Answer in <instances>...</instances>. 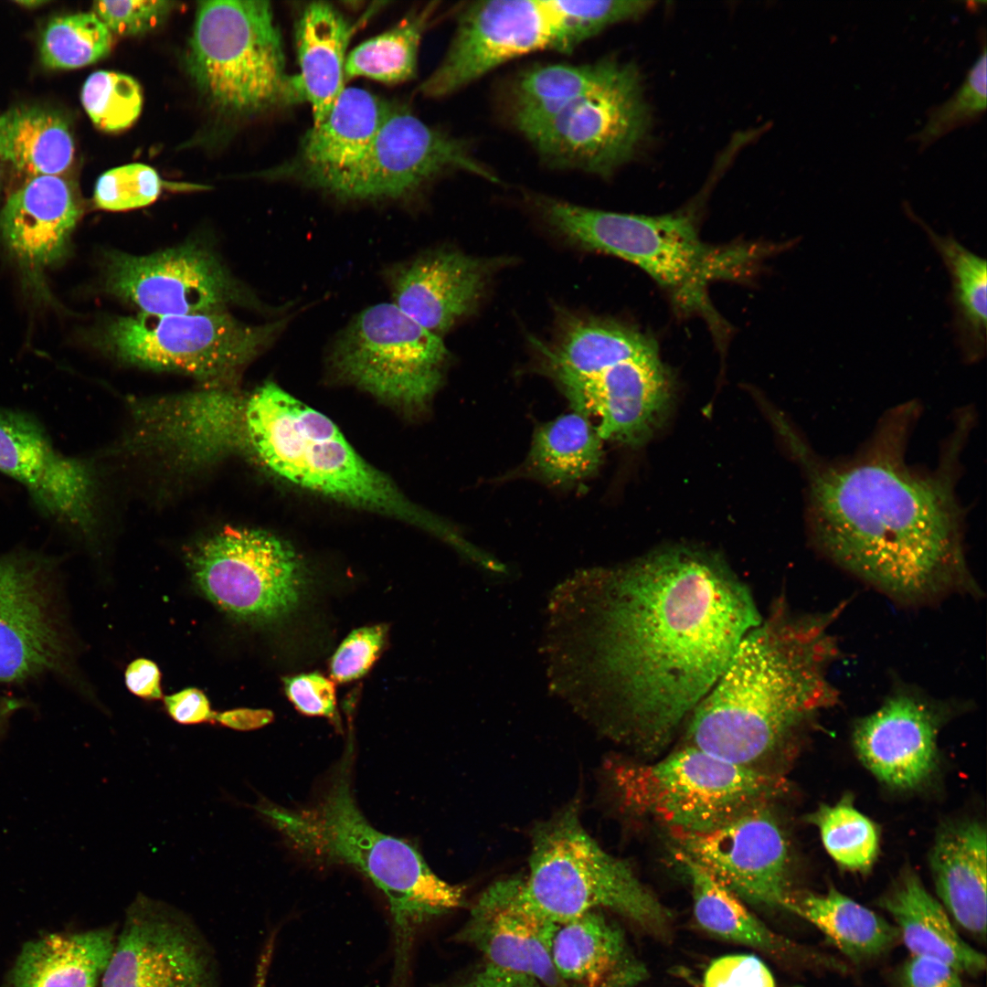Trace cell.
Here are the masks:
<instances>
[{
    "label": "cell",
    "mask_w": 987,
    "mask_h": 987,
    "mask_svg": "<svg viewBox=\"0 0 987 987\" xmlns=\"http://www.w3.org/2000/svg\"><path fill=\"white\" fill-rule=\"evenodd\" d=\"M621 65L614 59H603L591 64H549L527 69L513 86L515 125L524 132L604 84Z\"/></svg>",
    "instance_id": "d590c367"
},
{
    "label": "cell",
    "mask_w": 987,
    "mask_h": 987,
    "mask_svg": "<svg viewBox=\"0 0 987 987\" xmlns=\"http://www.w3.org/2000/svg\"><path fill=\"white\" fill-rule=\"evenodd\" d=\"M879 905L894 918L899 939L913 956L941 960L958 972L985 970L984 954L960 938L941 903L913 871H905Z\"/></svg>",
    "instance_id": "f1b7e54d"
},
{
    "label": "cell",
    "mask_w": 987,
    "mask_h": 987,
    "mask_svg": "<svg viewBox=\"0 0 987 987\" xmlns=\"http://www.w3.org/2000/svg\"><path fill=\"white\" fill-rule=\"evenodd\" d=\"M433 9L432 5L425 7L355 48L345 58V79L366 77L386 83L410 79L416 70L419 42Z\"/></svg>",
    "instance_id": "f35d334b"
},
{
    "label": "cell",
    "mask_w": 987,
    "mask_h": 987,
    "mask_svg": "<svg viewBox=\"0 0 987 987\" xmlns=\"http://www.w3.org/2000/svg\"><path fill=\"white\" fill-rule=\"evenodd\" d=\"M601 441L589 417L575 410L536 430L529 462L536 472L550 482L578 481L599 468Z\"/></svg>",
    "instance_id": "74e56055"
},
{
    "label": "cell",
    "mask_w": 987,
    "mask_h": 987,
    "mask_svg": "<svg viewBox=\"0 0 987 987\" xmlns=\"http://www.w3.org/2000/svg\"><path fill=\"white\" fill-rule=\"evenodd\" d=\"M521 880H502L485 890L455 938L478 950L485 964L529 976L544 987H567L552 961L556 922L527 905Z\"/></svg>",
    "instance_id": "ffe728a7"
},
{
    "label": "cell",
    "mask_w": 987,
    "mask_h": 987,
    "mask_svg": "<svg viewBox=\"0 0 987 987\" xmlns=\"http://www.w3.org/2000/svg\"><path fill=\"white\" fill-rule=\"evenodd\" d=\"M93 490L90 467L81 460L61 454L48 480L28 495L36 509L54 521L79 512Z\"/></svg>",
    "instance_id": "f6af8a7d"
},
{
    "label": "cell",
    "mask_w": 987,
    "mask_h": 987,
    "mask_svg": "<svg viewBox=\"0 0 987 987\" xmlns=\"http://www.w3.org/2000/svg\"><path fill=\"white\" fill-rule=\"evenodd\" d=\"M168 715L177 723L196 725L214 721L207 696L196 688H186L164 697Z\"/></svg>",
    "instance_id": "f5cc1de1"
},
{
    "label": "cell",
    "mask_w": 987,
    "mask_h": 987,
    "mask_svg": "<svg viewBox=\"0 0 987 987\" xmlns=\"http://www.w3.org/2000/svg\"><path fill=\"white\" fill-rule=\"evenodd\" d=\"M549 372L560 376L589 377L625 361L658 353L653 340L613 322L577 318L561 330L557 343H538Z\"/></svg>",
    "instance_id": "1f68e13d"
},
{
    "label": "cell",
    "mask_w": 987,
    "mask_h": 987,
    "mask_svg": "<svg viewBox=\"0 0 987 987\" xmlns=\"http://www.w3.org/2000/svg\"><path fill=\"white\" fill-rule=\"evenodd\" d=\"M589 37L557 0L473 2L460 13L445 58L419 90L446 96L508 60L546 49L571 52Z\"/></svg>",
    "instance_id": "4fadbf2b"
},
{
    "label": "cell",
    "mask_w": 987,
    "mask_h": 987,
    "mask_svg": "<svg viewBox=\"0 0 987 987\" xmlns=\"http://www.w3.org/2000/svg\"><path fill=\"white\" fill-rule=\"evenodd\" d=\"M537 206L558 234L637 265L686 309H702L707 283L744 271L754 256L745 248L706 246L684 214H622L550 198Z\"/></svg>",
    "instance_id": "8992f818"
},
{
    "label": "cell",
    "mask_w": 987,
    "mask_h": 987,
    "mask_svg": "<svg viewBox=\"0 0 987 987\" xmlns=\"http://www.w3.org/2000/svg\"><path fill=\"white\" fill-rule=\"evenodd\" d=\"M986 855L985 827L966 822L944 828L929 857L941 905L960 927L981 938L987 922Z\"/></svg>",
    "instance_id": "83f0119b"
},
{
    "label": "cell",
    "mask_w": 987,
    "mask_h": 987,
    "mask_svg": "<svg viewBox=\"0 0 987 987\" xmlns=\"http://www.w3.org/2000/svg\"><path fill=\"white\" fill-rule=\"evenodd\" d=\"M101 987H216L210 953L173 907L138 894L101 977Z\"/></svg>",
    "instance_id": "d6986e66"
},
{
    "label": "cell",
    "mask_w": 987,
    "mask_h": 987,
    "mask_svg": "<svg viewBox=\"0 0 987 987\" xmlns=\"http://www.w3.org/2000/svg\"><path fill=\"white\" fill-rule=\"evenodd\" d=\"M786 909L816 926L854 962L880 957L899 939L895 925L834 887L824 894L792 892Z\"/></svg>",
    "instance_id": "d6a6232c"
},
{
    "label": "cell",
    "mask_w": 987,
    "mask_h": 987,
    "mask_svg": "<svg viewBox=\"0 0 987 987\" xmlns=\"http://www.w3.org/2000/svg\"><path fill=\"white\" fill-rule=\"evenodd\" d=\"M642 88L635 67L621 63L604 84L522 133L550 167L609 175L632 157L647 132Z\"/></svg>",
    "instance_id": "2e32d148"
},
{
    "label": "cell",
    "mask_w": 987,
    "mask_h": 987,
    "mask_svg": "<svg viewBox=\"0 0 987 987\" xmlns=\"http://www.w3.org/2000/svg\"><path fill=\"white\" fill-rule=\"evenodd\" d=\"M551 956L567 987H635L645 974L621 930L601 911L556 923Z\"/></svg>",
    "instance_id": "484cf974"
},
{
    "label": "cell",
    "mask_w": 987,
    "mask_h": 987,
    "mask_svg": "<svg viewBox=\"0 0 987 987\" xmlns=\"http://www.w3.org/2000/svg\"><path fill=\"white\" fill-rule=\"evenodd\" d=\"M555 378L576 411L599 418L601 440L631 445L651 435L670 399V380L658 353L589 377Z\"/></svg>",
    "instance_id": "44dd1931"
},
{
    "label": "cell",
    "mask_w": 987,
    "mask_h": 987,
    "mask_svg": "<svg viewBox=\"0 0 987 987\" xmlns=\"http://www.w3.org/2000/svg\"><path fill=\"white\" fill-rule=\"evenodd\" d=\"M81 102L101 130L118 132L139 117L143 93L139 83L120 72L99 70L90 74L81 90Z\"/></svg>",
    "instance_id": "7bdbcfd3"
},
{
    "label": "cell",
    "mask_w": 987,
    "mask_h": 987,
    "mask_svg": "<svg viewBox=\"0 0 987 987\" xmlns=\"http://www.w3.org/2000/svg\"><path fill=\"white\" fill-rule=\"evenodd\" d=\"M351 762L349 751L308 806L289 809L260 798L253 810L305 858L347 865L369 879L387 900L402 949L418 926L461 907L464 891L438 876L410 843L369 823L353 795Z\"/></svg>",
    "instance_id": "277c9868"
},
{
    "label": "cell",
    "mask_w": 987,
    "mask_h": 987,
    "mask_svg": "<svg viewBox=\"0 0 987 987\" xmlns=\"http://www.w3.org/2000/svg\"><path fill=\"white\" fill-rule=\"evenodd\" d=\"M284 689L302 714L338 718L334 683L324 675L312 673L285 678Z\"/></svg>",
    "instance_id": "f907efd6"
},
{
    "label": "cell",
    "mask_w": 987,
    "mask_h": 987,
    "mask_svg": "<svg viewBox=\"0 0 987 987\" xmlns=\"http://www.w3.org/2000/svg\"><path fill=\"white\" fill-rule=\"evenodd\" d=\"M45 675L79 682L59 563L18 549L0 555V684Z\"/></svg>",
    "instance_id": "8fae6325"
},
{
    "label": "cell",
    "mask_w": 987,
    "mask_h": 987,
    "mask_svg": "<svg viewBox=\"0 0 987 987\" xmlns=\"http://www.w3.org/2000/svg\"><path fill=\"white\" fill-rule=\"evenodd\" d=\"M624 807L667 829L704 832L760 805L785 790V780L755 767L728 762L685 746L652 763H626L614 773Z\"/></svg>",
    "instance_id": "9c48e42d"
},
{
    "label": "cell",
    "mask_w": 987,
    "mask_h": 987,
    "mask_svg": "<svg viewBox=\"0 0 987 987\" xmlns=\"http://www.w3.org/2000/svg\"><path fill=\"white\" fill-rule=\"evenodd\" d=\"M172 1H97L91 12L119 36H136L158 27L175 8Z\"/></svg>",
    "instance_id": "7dc6e473"
},
{
    "label": "cell",
    "mask_w": 987,
    "mask_h": 987,
    "mask_svg": "<svg viewBox=\"0 0 987 987\" xmlns=\"http://www.w3.org/2000/svg\"><path fill=\"white\" fill-rule=\"evenodd\" d=\"M244 397L221 388L147 402L138 408L146 431L194 460L242 448ZM145 431V432H146Z\"/></svg>",
    "instance_id": "d4e9b609"
},
{
    "label": "cell",
    "mask_w": 987,
    "mask_h": 987,
    "mask_svg": "<svg viewBox=\"0 0 987 987\" xmlns=\"http://www.w3.org/2000/svg\"><path fill=\"white\" fill-rule=\"evenodd\" d=\"M387 629L383 625L363 627L353 631L332 657V677L345 683L360 678L377 659L384 645Z\"/></svg>",
    "instance_id": "c3c4849f"
},
{
    "label": "cell",
    "mask_w": 987,
    "mask_h": 987,
    "mask_svg": "<svg viewBox=\"0 0 987 987\" xmlns=\"http://www.w3.org/2000/svg\"><path fill=\"white\" fill-rule=\"evenodd\" d=\"M351 31L342 14L326 2L308 4L299 16L295 38L300 74L295 79L301 98L311 105L313 125L325 118L345 89Z\"/></svg>",
    "instance_id": "4dcf8cb0"
},
{
    "label": "cell",
    "mask_w": 987,
    "mask_h": 987,
    "mask_svg": "<svg viewBox=\"0 0 987 987\" xmlns=\"http://www.w3.org/2000/svg\"><path fill=\"white\" fill-rule=\"evenodd\" d=\"M292 316L260 325L223 313L120 316L96 330L91 343L122 360L218 382L272 344Z\"/></svg>",
    "instance_id": "30bf717a"
},
{
    "label": "cell",
    "mask_w": 987,
    "mask_h": 987,
    "mask_svg": "<svg viewBox=\"0 0 987 987\" xmlns=\"http://www.w3.org/2000/svg\"><path fill=\"white\" fill-rule=\"evenodd\" d=\"M272 719V712L267 709L236 708L214 715V721L239 731L262 727L270 724Z\"/></svg>",
    "instance_id": "9f6ffc18"
},
{
    "label": "cell",
    "mask_w": 987,
    "mask_h": 987,
    "mask_svg": "<svg viewBox=\"0 0 987 987\" xmlns=\"http://www.w3.org/2000/svg\"><path fill=\"white\" fill-rule=\"evenodd\" d=\"M112 43V34L94 13H76L48 21L40 36L39 55L48 68L77 69L105 58Z\"/></svg>",
    "instance_id": "ab89813d"
},
{
    "label": "cell",
    "mask_w": 987,
    "mask_h": 987,
    "mask_svg": "<svg viewBox=\"0 0 987 987\" xmlns=\"http://www.w3.org/2000/svg\"><path fill=\"white\" fill-rule=\"evenodd\" d=\"M186 60L199 90L228 112L253 113L301 98L295 78L285 74L267 1L199 2Z\"/></svg>",
    "instance_id": "ba28073f"
},
{
    "label": "cell",
    "mask_w": 987,
    "mask_h": 987,
    "mask_svg": "<svg viewBox=\"0 0 987 987\" xmlns=\"http://www.w3.org/2000/svg\"><path fill=\"white\" fill-rule=\"evenodd\" d=\"M81 214L80 199L69 180L60 175L29 177L3 207L0 236L21 264L48 267L67 255Z\"/></svg>",
    "instance_id": "cb8c5ba5"
},
{
    "label": "cell",
    "mask_w": 987,
    "mask_h": 987,
    "mask_svg": "<svg viewBox=\"0 0 987 987\" xmlns=\"http://www.w3.org/2000/svg\"><path fill=\"white\" fill-rule=\"evenodd\" d=\"M160 671L157 665L147 659L140 658L132 662L125 672V683L134 695L144 699H159L162 696Z\"/></svg>",
    "instance_id": "11a10c76"
},
{
    "label": "cell",
    "mask_w": 987,
    "mask_h": 987,
    "mask_svg": "<svg viewBox=\"0 0 987 987\" xmlns=\"http://www.w3.org/2000/svg\"><path fill=\"white\" fill-rule=\"evenodd\" d=\"M674 854L692 861L738 897L786 909L789 847L769 804L704 832L668 829Z\"/></svg>",
    "instance_id": "e0dca14e"
},
{
    "label": "cell",
    "mask_w": 987,
    "mask_h": 987,
    "mask_svg": "<svg viewBox=\"0 0 987 987\" xmlns=\"http://www.w3.org/2000/svg\"><path fill=\"white\" fill-rule=\"evenodd\" d=\"M114 943L111 929L50 933L30 940L17 955L10 987H96Z\"/></svg>",
    "instance_id": "f546056e"
},
{
    "label": "cell",
    "mask_w": 987,
    "mask_h": 987,
    "mask_svg": "<svg viewBox=\"0 0 987 987\" xmlns=\"http://www.w3.org/2000/svg\"><path fill=\"white\" fill-rule=\"evenodd\" d=\"M521 893L533 910L556 923L609 909L660 932L670 918L629 864L586 832L576 804L534 829Z\"/></svg>",
    "instance_id": "52a82bcc"
},
{
    "label": "cell",
    "mask_w": 987,
    "mask_h": 987,
    "mask_svg": "<svg viewBox=\"0 0 987 987\" xmlns=\"http://www.w3.org/2000/svg\"><path fill=\"white\" fill-rule=\"evenodd\" d=\"M162 185L151 166L125 164L108 170L98 178L93 199L101 209L125 211L153 203L160 195Z\"/></svg>",
    "instance_id": "bcb514c9"
},
{
    "label": "cell",
    "mask_w": 987,
    "mask_h": 987,
    "mask_svg": "<svg viewBox=\"0 0 987 987\" xmlns=\"http://www.w3.org/2000/svg\"><path fill=\"white\" fill-rule=\"evenodd\" d=\"M243 449L283 479L334 500L417 525L451 529L411 503L365 461L334 423L274 383L244 398Z\"/></svg>",
    "instance_id": "5b68a950"
},
{
    "label": "cell",
    "mask_w": 987,
    "mask_h": 987,
    "mask_svg": "<svg viewBox=\"0 0 987 987\" xmlns=\"http://www.w3.org/2000/svg\"><path fill=\"white\" fill-rule=\"evenodd\" d=\"M986 47L957 91L929 111L923 128L913 135L921 150L954 129L980 119L986 110Z\"/></svg>",
    "instance_id": "ee69618b"
},
{
    "label": "cell",
    "mask_w": 987,
    "mask_h": 987,
    "mask_svg": "<svg viewBox=\"0 0 987 987\" xmlns=\"http://www.w3.org/2000/svg\"><path fill=\"white\" fill-rule=\"evenodd\" d=\"M448 350L392 302L371 305L338 332L328 363L340 379L409 409L422 407L442 378Z\"/></svg>",
    "instance_id": "7c38bea8"
},
{
    "label": "cell",
    "mask_w": 987,
    "mask_h": 987,
    "mask_svg": "<svg viewBox=\"0 0 987 987\" xmlns=\"http://www.w3.org/2000/svg\"><path fill=\"white\" fill-rule=\"evenodd\" d=\"M16 3L17 5L23 6V7H26V8H36V7H38L39 5H45L46 3H48V1H41V0H37V1H35V0H27V1H25V0H22V1H16Z\"/></svg>",
    "instance_id": "6f0895ef"
},
{
    "label": "cell",
    "mask_w": 987,
    "mask_h": 987,
    "mask_svg": "<svg viewBox=\"0 0 987 987\" xmlns=\"http://www.w3.org/2000/svg\"><path fill=\"white\" fill-rule=\"evenodd\" d=\"M74 153L69 125L60 113L21 106L0 114V159L30 177L64 174Z\"/></svg>",
    "instance_id": "836d02e7"
},
{
    "label": "cell",
    "mask_w": 987,
    "mask_h": 987,
    "mask_svg": "<svg viewBox=\"0 0 987 987\" xmlns=\"http://www.w3.org/2000/svg\"><path fill=\"white\" fill-rule=\"evenodd\" d=\"M104 271L106 289L141 313H217L249 300L217 257L195 243L145 256L110 253Z\"/></svg>",
    "instance_id": "ac0fdd59"
},
{
    "label": "cell",
    "mask_w": 987,
    "mask_h": 987,
    "mask_svg": "<svg viewBox=\"0 0 987 987\" xmlns=\"http://www.w3.org/2000/svg\"><path fill=\"white\" fill-rule=\"evenodd\" d=\"M455 170L496 181L465 141L431 128L406 110L391 107L372 143L356 160L304 183L342 201L397 200Z\"/></svg>",
    "instance_id": "9a60e30c"
},
{
    "label": "cell",
    "mask_w": 987,
    "mask_h": 987,
    "mask_svg": "<svg viewBox=\"0 0 987 987\" xmlns=\"http://www.w3.org/2000/svg\"><path fill=\"white\" fill-rule=\"evenodd\" d=\"M908 409L885 420L865 451L810 472V525L819 550L905 604L977 592L962 546L951 472L904 462Z\"/></svg>",
    "instance_id": "7a4b0ae2"
},
{
    "label": "cell",
    "mask_w": 987,
    "mask_h": 987,
    "mask_svg": "<svg viewBox=\"0 0 987 987\" xmlns=\"http://www.w3.org/2000/svg\"><path fill=\"white\" fill-rule=\"evenodd\" d=\"M688 877L698 924L722 939L779 953L791 944L756 918L739 897L687 858L674 854Z\"/></svg>",
    "instance_id": "8d00e7d4"
},
{
    "label": "cell",
    "mask_w": 987,
    "mask_h": 987,
    "mask_svg": "<svg viewBox=\"0 0 987 987\" xmlns=\"http://www.w3.org/2000/svg\"><path fill=\"white\" fill-rule=\"evenodd\" d=\"M493 269L490 261L443 249L391 265L385 279L391 302L440 336L476 306Z\"/></svg>",
    "instance_id": "603a6c76"
},
{
    "label": "cell",
    "mask_w": 987,
    "mask_h": 987,
    "mask_svg": "<svg viewBox=\"0 0 987 987\" xmlns=\"http://www.w3.org/2000/svg\"><path fill=\"white\" fill-rule=\"evenodd\" d=\"M835 611L795 614L780 603L741 641L688 716L685 739L728 762L753 765L837 702Z\"/></svg>",
    "instance_id": "3957f363"
},
{
    "label": "cell",
    "mask_w": 987,
    "mask_h": 987,
    "mask_svg": "<svg viewBox=\"0 0 987 987\" xmlns=\"http://www.w3.org/2000/svg\"><path fill=\"white\" fill-rule=\"evenodd\" d=\"M807 821L819 829L825 850L836 863L858 872L872 867L879 849L877 828L848 800L821 805Z\"/></svg>",
    "instance_id": "b9f144b4"
},
{
    "label": "cell",
    "mask_w": 987,
    "mask_h": 987,
    "mask_svg": "<svg viewBox=\"0 0 987 987\" xmlns=\"http://www.w3.org/2000/svg\"><path fill=\"white\" fill-rule=\"evenodd\" d=\"M938 727L934 706L914 690L900 689L857 722L854 744L877 779L894 788L910 789L934 769Z\"/></svg>",
    "instance_id": "7402d4cb"
},
{
    "label": "cell",
    "mask_w": 987,
    "mask_h": 987,
    "mask_svg": "<svg viewBox=\"0 0 987 987\" xmlns=\"http://www.w3.org/2000/svg\"><path fill=\"white\" fill-rule=\"evenodd\" d=\"M1 185H2V170H1V167H0V188H1Z\"/></svg>",
    "instance_id": "680465c9"
},
{
    "label": "cell",
    "mask_w": 987,
    "mask_h": 987,
    "mask_svg": "<svg viewBox=\"0 0 987 987\" xmlns=\"http://www.w3.org/2000/svg\"><path fill=\"white\" fill-rule=\"evenodd\" d=\"M188 563L205 597L249 623H270L291 613L305 587L294 550L261 530L225 529L199 544Z\"/></svg>",
    "instance_id": "5bb4252c"
},
{
    "label": "cell",
    "mask_w": 987,
    "mask_h": 987,
    "mask_svg": "<svg viewBox=\"0 0 987 987\" xmlns=\"http://www.w3.org/2000/svg\"><path fill=\"white\" fill-rule=\"evenodd\" d=\"M704 987H775L767 966L754 955L733 954L715 960L704 976Z\"/></svg>",
    "instance_id": "681fc988"
},
{
    "label": "cell",
    "mask_w": 987,
    "mask_h": 987,
    "mask_svg": "<svg viewBox=\"0 0 987 987\" xmlns=\"http://www.w3.org/2000/svg\"><path fill=\"white\" fill-rule=\"evenodd\" d=\"M454 987H544L535 979L483 963Z\"/></svg>",
    "instance_id": "db71d44e"
},
{
    "label": "cell",
    "mask_w": 987,
    "mask_h": 987,
    "mask_svg": "<svg viewBox=\"0 0 987 987\" xmlns=\"http://www.w3.org/2000/svg\"><path fill=\"white\" fill-rule=\"evenodd\" d=\"M58 451L42 423L27 412L0 408V472L27 491L49 468Z\"/></svg>",
    "instance_id": "60d3db41"
},
{
    "label": "cell",
    "mask_w": 987,
    "mask_h": 987,
    "mask_svg": "<svg viewBox=\"0 0 987 987\" xmlns=\"http://www.w3.org/2000/svg\"><path fill=\"white\" fill-rule=\"evenodd\" d=\"M924 229L950 274L953 326L966 360L981 359L986 347L987 263L951 235L941 236L919 218Z\"/></svg>",
    "instance_id": "e575fe53"
},
{
    "label": "cell",
    "mask_w": 987,
    "mask_h": 987,
    "mask_svg": "<svg viewBox=\"0 0 987 987\" xmlns=\"http://www.w3.org/2000/svg\"><path fill=\"white\" fill-rule=\"evenodd\" d=\"M391 107L364 89L345 88L325 118L306 133L287 175L304 183L347 166L370 145Z\"/></svg>",
    "instance_id": "4316f807"
},
{
    "label": "cell",
    "mask_w": 987,
    "mask_h": 987,
    "mask_svg": "<svg viewBox=\"0 0 987 987\" xmlns=\"http://www.w3.org/2000/svg\"><path fill=\"white\" fill-rule=\"evenodd\" d=\"M900 984L901 987H965L960 972L947 963L913 955L902 968Z\"/></svg>",
    "instance_id": "816d5d0a"
},
{
    "label": "cell",
    "mask_w": 987,
    "mask_h": 987,
    "mask_svg": "<svg viewBox=\"0 0 987 987\" xmlns=\"http://www.w3.org/2000/svg\"><path fill=\"white\" fill-rule=\"evenodd\" d=\"M600 578L598 663L610 730L654 756L762 617L747 586L700 551L655 552Z\"/></svg>",
    "instance_id": "6da1fadb"
}]
</instances>
